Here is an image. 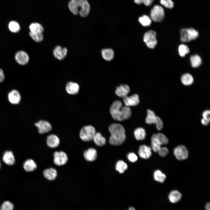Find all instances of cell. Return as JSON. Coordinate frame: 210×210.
Segmentation results:
<instances>
[{
    "instance_id": "5bb4252c",
    "label": "cell",
    "mask_w": 210,
    "mask_h": 210,
    "mask_svg": "<svg viewBox=\"0 0 210 210\" xmlns=\"http://www.w3.org/2000/svg\"><path fill=\"white\" fill-rule=\"evenodd\" d=\"M67 52V49L66 48H62L60 46H57L54 49L53 54L56 58L59 60H62L65 57Z\"/></svg>"
},
{
    "instance_id": "484cf974",
    "label": "cell",
    "mask_w": 210,
    "mask_h": 210,
    "mask_svg": "<svg viewBox=\"0 0 210 210\" xmlns=\"http://www.w3.org/2000/svg\"><path fill=\"white\" fill-rule=\"evenodd\" d=\"M135 138L138 141L144 140L146 136L145 130L142 127H139L136 129L134 132Z\"/></svg>"
},
{
    "instance_id": "2e32d148",
    "label": "cell",
    "mask_w": 210,
    "mask_h": 210,
    "mask_svg": "<svg viewBox=\"0 0 210 210\" xmlns=\"http://www.w3.org/2000/svg\"><path fill=\"white\" fill-rule=\"evenodd\" d=\"M65 89L67 92L71 95H74L78 94L79 91L80 86L76 83L70 81L66 84Z\"/></svg>"
},
{
    "instance_id": "52a82bcc",
    "label": "cell",
    "mask_w": 210,
    "mask_h": 210,
    "mask_svg": "<svg viewBox=\"0 0 210 210\" xmlns=\"http://www.w3.org/2000/svg\"><path fill=\"white\" fill-rule=\"evenodd\" d=\"M143 40L149 48H154L157 44L156 33L153 30H149L145 33L144 36Z\"/></svg>"
},
{
    "instance_id": "ee69618b",
    "label": "cell",
    "mask_w": 210,
    "mask_h": 210,
    "mask_svg": "<svg viewBox=\"0 0 210 210\" xmlns=\"http://www.w3.org/2000/svg\"><path fill=\"white\" fill-rule=\"evenodd\" d=\"M202 116L203 118L204 119L210 120V111L209 110L204 111L202 113Z\"/></svg>"
},
{
    "instance_id": "1f68e13d",
    "label": "cell",
    "mask_w": 210,
    "mask_h": 210,
    "mask_svg": "<svg viewBox=\"0 0 210 210\" xmlns=\"http://www.w3.org/2000/svg\"><path fill=\"white\" fill-rule=\"evenodd\" d=\"M128 168L127 163L122 160H119L116 162L115 168L116 170L120 174L124 172Z\"/></svg>"
},
{
    "instance_id": "8fae6325",
    "label": "cell",
    "mask_w": 210,
    "mask_h": 210,
    "mask_svg": "<svg viewBox=\"0 0 210 210\" xmlns=\"http://www.w3.org/2000/svg\"><path fill=\"white\" fill-rule=\"evenodd\" d=\"M152 150L150 147L145 144L141 145L139 147V155L141 158L147 159L151 156L152 154Z\"/></svg>"
},
{
    "instance_id": "f546056e",
    "label": "cell",
    "mask_w": 210,
    "mask_h": 210,
    "mask_svg": "<svg viewBox=\"0 0 210 210\" xmlns=\"http://www.w3.org/2000/svg\"><path fill=\"white\" fill-rule=\"evenodd\" d=\"M157 116L153 111L148 109L147 111V116L146 118L145 121L148 124H155Z\"/></svg>"
},
{
    "instance_id": "ab89813d",
    "label": "cell",
    "mask_w": 210,
    "mask_h": 210,
    "mask_svg": "<svg viewBox=\"0 0 210 210\" xmlns=\"http://www.w3.org/2000/svg\"><path fill=\"white\" fill-rule=\"evenodd\" d=\"M157 134L162 145H166L168 143V139L164 134L161 133H158Z\"/></svg>"
},
{
    "instance_id": "ac0fdd59",
    "label": "cell",
    "mask_w": 210,
    "mask_h": 210,
    "mask_svg": "<svg viewBox=\"0 0 210 210\" xmlns=\"http://www.w3.org/2000/svg\"><path fill=\"white\" fill-rule=\"evenodd\" d=\"M3 161L9 166H12L15 163V159L13 153L10 150L5 151L2 158Z\"/></svg>"
},
{
    "instance_id": "5b68a950",
    "label": "cell",
    "mask_w": 210,
    "mask_h": 210,
    "mask_svg": "<svg viewBox=\"0 0 210 210\" xmlns=\"http://www.w3.org/2000/svg\"><path fill=\"white\" fill-rule=\"evenodd\" d=\"M181 39L183 42H189L196 39L199 36L197 31L195 29L190 28H182L180 31Z\"/></svg>"
},
{
    "instance_id": "7a4b0ae2",
    "label": "cell",
    "mask_w": 210,
    "mask_h": 210,
    "mask_svg": "<svg viewBox=\"0 0 210 210\" xmlns=\"http://www.w3.org/2000/svg\"><path fill=\"white\" fill-rule=\"evenodd\" d=\"M110 112L112 118L115 120L122 121L129 118L131 115V111L129 107L123 106L122 102L116 100L111 105Z\"/></svg>"
},
{
    "instance_id": "83f0119b",
    "label": "cell",
    "mask_w": 210,
    "mask_h": 210,
    "mask_svg": "<svg viewBox=\"0 0 210 210\" xmlns=\"http://www.w3.org/2000/svg\"><path fill=\"white\" fill-rule=\"evenodd\" d=\"M154 180L157 182L162 183L166 180V176L165 174L159 170H157L153 173Z\"/></svg>"
},
{
    "instance_id": "277c9868",
    "label": "cell",
    "mask_w": 210,
    "mask_h": 210,
    "mask_svg": "<svg viewBox=\"0 0 210 210\" xmlns=\"http://www.w3.org/2000/svg\"><path fill=\"white\" fill-rule=\"evenodd\" d=\"M95 128L91 125H87L83 127L79 132V136L83 141L89 142L93 140L96 133Z\"/></svg>"
},
{
    "instance_id": "30bf717a",
    "label": "cell",
    "mask_w": 210,
    "mask_h": 210,
    "mask_svg": "<svg viewBox=\"0 0 210 210\" xmlns=\"http://www.w3.org/2000/svg\"><path fill=\"white\" fill-rule=\"evenodd\" d=\"M34 124L37 127L39 133L41 134L50 132L52 129V127L50 123L45 120H40L35 123Z\"/></svg>"
},
{
    "instance_id": "816d5d0a",
    "label": "cell",
    "mask_w": 210,
    "mask_h": 210,
    "mask_svg": "<svg viewBox=\"0 0 210 210\" xmlns=\"http://www.w3.org/2000/svg\"><path fill=\"white\" fill-rule=\"evenodd\" d=\"M1 163H0V169L1 168Z\"/></svg>"
},
{
    "instance_id": "836d02e7",
    "label": "cell",
    "mask_w": 210,
    "mask_h": 210,
    "mask_svg": "<svg viewBox=\"0 0 210 210\" xmlns=\"http://www.w3.org/2000/svg\"><path fill=\"white\" fill-rule=\"evenodd\" d=\"M190 61L192 66L193 67L196 68L200 66L202 63L200 57L197 55L191 56L190 57Z\"/></svg>"
},
{
    "instance_id": "74e56055",
    "label": "cell",
    "mask_w": 210,
    "mask_h": 210,
    "mask_svg": "<svg viewBox=\"0 0 210 210\" xmlns=\"http://www.w3.org/2000/svg\"><path fill=\"white\" fill-rule=\"evenodd\" d=\"M13 205L9 201L4 202L2 204L1 207V210H13Z\"/></svg>"
},
{
    "instance_id": "7c38bea8",
    "label": "cell",
    "mask_w": 210,
    "mask_h": 210,
    "mask_svg": "<svg viewBox=\"0 0 210 210\" xmlns=\"http://www.w3.org/2000/svg\"><path fill=\"white\" fill-rule=\"evenodd\" d=\"M8 99L9 102L13 104H18L21 100L20 93L16 90H13L10 91L8 95Z\"/></svg>"
},
{
    "instance_id": "f907efd6",
    "label": "cell",
    "mask_w": 210,
    "mask_h": 210,
    "mask_svg": "<svg viewBox=\"0 0 210 210\" xmlns=\"http://www.w3.org/2000/svg\"><path fill=\"white\" fill-rule=\"evenodd\" d=\"M128 210H136V209L133 206H131L129 208Z\"/></svg>"
},
{
    "instance_id": "bcb514c9",
    "label": "cell",
    "mask_w": 210,
    "mask_h": 210,
    "mask_svg": "<svg viewBox=\"0 0 210 210\" xmlns=\"http://www.w3.org/2000/svg\"><path fill=\"white\" fill-rule=\"evenodd\" d=\"M5 78V76L3 70L0 68V83L2 82Z\"/></svg>"
},
{
    "instance_id": "f1b7e54d",
    "label": "cell",
    "mask_w": 210,
    "mask_h": 210,
    "mask_svg": "<svg viewBox=\"0 0 210 210\" xmlns=\"http://www.w3.org/2000/svg\"><path fill=\"white\" fill-rule=\"evenodd\" d=\"M102 54L104 59L107 61L112 60L114 55L113 51L110 48L103 49L102 51Z\"/></svg>"
},
{
    "instance_id": "681fc988",
    "label": "cell",
    "mask_w": 210,
    "mask_h": 210,
    "mask_svg": "<svg viewBox=\"0 0 210 210\" xmlns=\"http://www.w3.org/2000/svg\"><path fill=\"white\" fill-rule=\"evenodd\" d=\"M210 204L209 202H208L206 204L205 206V208L206 210H210Z\"/></svg>"
},
{
    "instance_id": "b9f144b4",
    "label": "cell",
    "mask_w": 210,
    "mask_h": 210,
    "mask_svg": "<svg viewBox=\"0 0 210 210\" xmlns=\"http://www.w3.org/2000/svg\"><path fill=\"white\" fill-rule=\"evenodd\" d=\"M155 124V125L156 129L160 131L162 129L163 123L162 120L159 117L157 116Z\"/></svg>"
},
{
    "instance_id": "ba28073f",
    "label": "cell",
    "mask_w": 210,
    "mask_h": 210,
    "mask_svg": "<svg viewBox=\"0 0 210 210\" xmlns=\"http://www.w3.org/2000/svg\"><path fill=\"white\" fill-rule=\"evenodd\" d=\"M174 154L176 158L180 160H185L188 156V152L187 148L182 145H178L174 148Z\"/></svg>"
},
{
    "instance_id": "4dcf8cb0",
    "label": "cell",
    "mask_w": 210,
    "mask_h": 210,
    "mask_svg": "<svg viewBox=\"0 0 210 210\" xmlns=\"http://www.w3.org/2000/svg\"><path fill=\"white\" fill-rule=\"evenodd\" d=\"M30 32L34 33H42L44 29L42 26L37 22H34L31 24L29 26Z\"/></svg>"
},
{
    "instance_id": "cb8c5ba5",
    "label": "cell",
    "mask_w": 210,
    "mask_h": 210,
    "mask_svg": "<svg viewBox=\"0 0 210 210\" xmlns=\"http://www.w3.org/2000/svg\"><path fill=\"white\" fill-rule=\"evenodd\" d=\"M23 168L26 171L32 172L36 169L37 165L33 160L28 159L24 163Z\"/></svg>"
},
{
    "instance_id": "d6a6232c",
    "label": "cell",
    "mask_w": 210,
    "mask_h": 210,
    "mask_svg": "<svg viewBox=\"0 0 210 210\" xmlns=\"http://www.w3.org/2000/svg\"><path fill=\"white\" fill-rule=\"evenodd\" d=\"M139 21L143 26L145 27L149 26L152 22V20L150 17L146 15L140 17Z\"/></svg>"
},
{
    "instance_id": "7bdbcfd3",
    "label": "cell",
    "mask_w": 210,
    "mask_h": 210,
    "mask_svg": "<svg viewBox=\"0 0 210 210\" xmlns=\"http://www.w3.org/2000/svg\"><path fill=\"white\" fill-rule=\"evenodd\" d=\"M127 158L129 160L132 162H135L138 159L137 156L132 152L128 153L127 155Z\"/></svg>"
},
{
    "instance_id": "3957f363",
    "label": "cell",
    "mask_w": 210,
    "mask_h": 210,
    "mask_svg": "<svg viewBox=\"0 0 210 210\" xmlns=\"http://www.w3.org/2000/svg\"><path fill=\"white\" fill-rule=\"evenodd\" d=\"M68 5L70 10L75 15L79 13L81 16L84 17L90 11V5L87 0H71Z\"/></svg>"
},
{
    "instance_id": "44dd1931",
    "label": "cell",
    "mask_w": 210,
    "mask_h": 210,
    "mask_svg": "<svg viewBox=\"0 0 210 210\" xmlns=\"http://www.w3.org/2000/svg\"><path fill=\"white\" fill-rule=\"evenodd\" d=\"M162 145L157 134H153L151 138V148L152 150L155 152H157Z\"/></svg>"
},
{
    "instance_id": "7402d4cb",
    "label": "cell",
    "mask_w": 210,
    "mask_h": 210,
    "mask_svg": "<svg viewBox=\"0 0 210 210\" xmlns=\"http://www.w3.org/2000/svg\"><path fill=\"white\" fill-rule=\"evenodd\" d=\"M44 177L49 180L52 181L55 180L57 176L56 170L52 168L45 169L43 172Z\"/></svg>"
},
{
    "instance_id": "4316f807",
    "label": "cell",
    "mask_w": 210,
    "mask_h": 210,
    "mask_svg": "<svg viewBox=\"0 0 210 210\" xmlns=\"http://www.w3.org/2000/svg\"><path fill=\"white\" fill-rule=\"evenodd\" d=\"M181 80L184 85L186 86H189L193 83L194 79L191 74L188 73H186L182 76Z\"/></svg>"
},
{
    "instance_id": "e0dca14e",
    "label": "cell",
    "mask_w": 210,
    "mask_h": 210,
    "mask_svg": "<svg viewBox=\"0 0 210 210\" xmlns=\"http://www.w3.org/2000/svg\"><path fill=\"white\" fill-rule=\"evenodd\" d=\"M83 156L85 160L89 162L95 161L97 157V152L96 150L94 148H90L85 151Z\"/></svg>"
},
{
    "instance_id": "8d00e7d4",
    "label": "cell",
    "mask_w": 210,
    "mask_h": 210,
    "mask_svg": "<svg viewBox=\"0 0 210 210\" xmlns=\"http://www.w3.org/2000/svg\"><path fill=\"white\" fill-rule=\"evenodd\" d=\"M178 51L179 55L182 57H184L186 55L188 54L190 52L189 49L187 46L183 44L179 46Z\"/></svg>"
},
{
    "instance_id": "8992f818",
    "label": "cell",
    "mask_w": 210,
    "mask_h": 210,
    "mask_svg": "<svg viewBox=\"0 0 210 210\" xmlns=\"http://www.w3.org/2000/svg\"><path fill=\"white\" fill-rule=\"evenodd\" d=\"M164 15L163 8L160 5H155L151 10L150 17L153 21L161 22L163 20Z\"/></svg>"
},
{
    "instance_id": "9c48e42d",
    "label": "cell",
    "mask_w": 210,
    "mask_h": 210,
    "mask_svg": "<svg viewBox=\"0 0 210 210\" xmlns=\"http://www.w3.org/2000/svg\"><path fill=\"white\" fill-rule=\"evenodd\" d=\"M53 156V162L54 164L57 165H63L68 162L67 155L64 151H55L54 153Z\"/></svg>"
},
{
    "instance_id": "d590c367",
    "label": "cell",
    "mask_w": 210,
    "mask_h": 210,
    "mask_svg": "<svg viewBox=\"0 0 210 210\" xmlns=\"http://www.w3.org/2000/svg\"><path fill=\"white\" fill-rule=\"evenodd\" d=\"M29 35L32 39L36 42H40L43 40V36L41 33L30 32Z\"/></svg>"
},
{
    "instance_id": "f6af8a7d",
    "label": "cell",
    "mask_w": 210,
    "mask_h": 210,
    "mask_svg": "<svg viewBox=\"0 0 210 210\" xmlns=\"http://www.w3.org/2000/svg\"><path fill=\"white\" fill-rule=\"evenodd\" d=\"M154 0H143V4L146 6H149L152 4Z\"/></svg>"
},
{
    "instance_id": "7dc6e473",
    "label": "cell",
    "mask_w": 210,
    "mask_h": 210,
    "mask_svg": "<svg viewBox=\"0 0 210 210\" xmlns=\"http://www.w3.org/2000/svg\"><path fill=\"white\" fill-rule=\"evenodd\" d=\"M210 120L202 118L201 120V123L204 125L207 126L209 125Z\"/></svg>"
},
{
    "instance_id": "d4e9b609",
    "label": "cell",
    "mask_w": 210,
    "mask_h": 210,
    "mask_svg": "<svg viewBox=\"0 0 210 210\" xmlns=\"http://www.w3.org/2000/svg\"><path fill=\"white\" fill-rule=\"evenodd\" d=\"M96 145L99 146L104 145L106 142L105 138L99 132H96L93 139Z\"/></svg>"
},
{
    "instance_id": "6da1fadb",
    "label": "cell",
    "mask_w": 210,
    "mask_h": 210,
    "mask_svg": "<svg viewBox=\"0 0 210 210\" xmlns=\"http://www.w3.org/2000/svg\"><path fill=\"white\" fill-rule=\"evenodd\" d=\"M108 130L111 135L108 139L110 144L114 146L123 144L125 140V130L123 126L118 123H113L109 126Z\"/></svg>"
},
{
    "instance_id": "e575fe53",
    "label": "cell",
    "mask_w": 210,
    "mask_h": 210,
    "mask_svg": "<svg viewBox=\"0 0 210 210\" xmlns=\"http://www.w3.org/2000/svg\"><path fill=\"white\" fill-rule=\"evenodd\" d=\"M8 27L10 30L13 33L18 32L20 29L19 24L14 21L10 22L9 23Z\"/></svg>"
},
{
    "instance_id": "ffe728a7",
    "label": "cell",
    "mask_w": 210,
    "mask_h": 210,
    "mask_svg": "<svg viewBox=\"0 0 210 210\" xmlns=\"http://www.w3.org/2000/svg\"><path fill=\"white\" fill-rule=\"evenodd\" d=\"M130 91V88L128 85H121L116 88L115 93L118 96L124 98L127 96Z\"/></svg>"
},
{
    "instance_id": "4fadbf2b",
    "label": "cell",
    "mask_w": 210,
    "mask_h": 210,
    "mask_svg": "<svg viewBox=\"0 0 210 210\" xmlns=\"http://www.w3.org/2000/svg\"><path fill=\"white\" fill-rule=\"evenodd\" d=\"M15 59L17 62L21 65L27 64L29 61V57L24 51L20 50L18 52L15 56Z\"/></svg>"
},
{
    "instance_id": "603a6c76",
    "label": "cell",
    "mask_w": 210,
    "mask_h": 210,
    "mask_svg": "<svg viewBox=\"0 0 210 210\" xmlns=\"http://www.w3.org/2000/svg\"><path fill=\"white\" fill-rule=\"evenodd\" d=\"M182 197V194L179 191L174 190L171 191L169 194L168 199L171 203H176L180 200Z\"/></svg>"
},
{
    "instance_id": "9a60e30c",
    "label": "cell",
    "mask_w": 210,
    "mask_h": 210,
    "mask_svg": "<svg viewBox=\"0 0 210 210\" xmlns=\"http://www.w3.org/2000/svg\"><path fill=\"white\" fill-rule=\"evenodd\" d=\"M123 100L125 106L128 107L136 106L139 102V97L136 94L130 97L126 96L123 98Z\"/></svg>"
},
{
    "instance_id": "60d3db41",
    "label": "cell",
    "mask_w": 210,
    "mask_h": 210,
    "mask_svg": "<svg viewBox=\"0 0 210 210\" xmlns=\"http://www.w3.org/2000/svg\"><path fill=\"white\" fill-rule=\"evenodd\" d=\"M159 155L162 157H165L168 154L169 150L166 147L161 146L157 152Z\"/></svg>"
},
{
    "instance_id": "f35d334b",
    "label": "cell",
    "mask_w": 210,
    "mask_h": 210,
    "mask_svg": "<svg viewBox=\"0 0 210 210\" xmlns=\"http://www.w3.org/2000/svg\"><path fill=\"white\" fill-rule=\"evenodd\" d=\"M160 4L165 7L172 9L174 6V3L172 0H160Z\"/></svg>"
},
{
    "instance_id": "d6986e66",
    "label": "cell",
    "mask_w": 210,
    "mask_h": 210,
    "mask_svg": "<svg viewBox=\"0 0 210 210\" xmlns=\"http://www.w3.org/2000/svg\"><path fill=\"white\" fill-rule=\"evenodd\" d=\"M60 143V139L56 135L51 134L47 136V144L49 147L51 148H56L59 146Z\"/></svg>"
},
{
    "instance_id": "c3c4849f",
    "label": "cell",
    "mask_w": 210,
    "mask_h": 210,
    "mask_svg": "<svg viewBox=\"0 0 210 210\" xmlns=\"http://www.w3.org/2000/svg\"><path fill=\"white\" fill-rule=\"evenodd\" d=\"M134 1L135 3L138 5L143 3V0H134Z\"/></svg>"
}]
</instances>
